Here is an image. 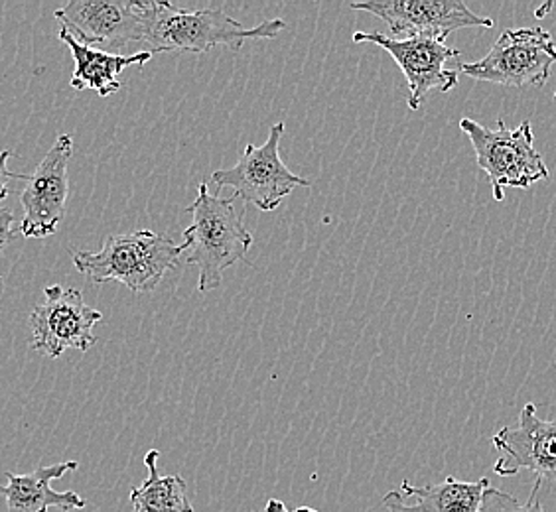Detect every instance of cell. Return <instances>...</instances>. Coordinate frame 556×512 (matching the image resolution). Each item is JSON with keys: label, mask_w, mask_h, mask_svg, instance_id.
I'll return each mask as SVG.
<instances>
[{"label": "cell", "mask_w": 556, "mask_h": 512, "mask_svg": "<svg viewBox=\"0 0 556 512\" xmlns=\"http://www.w3.org/2000/svg\"><path fill=\"white\" fill-rule=\"evenodd\" d=\"M186 212L192 215V225L184 231L186 263L200 268L198 290L212 292L222 286L227 268L245 260L253 236L237 214L236 197L212 195L205 182Z\"/></svg>", "instance_id": "obj_1"}, {"label": "cell", "mask_w": 556, "mask_h": 512, "mask_svg": "<svg viewBox=\"0 0 556 512\" xmlns=\"http://www.w3.org/2000/svg\"><path fill=\"white\" fill-rule=\"evenodd\" d=\"M287 30V22H263L247 28L241 22L229 16L222 9L186 11L170 2L156 0V9L150 21L144 43L152 46V52H190L204 54L217 46L237 52L247 40H268Z\"/></svg>", "instance_id": "obj_2"}, {"label": "cell", "mask_w": 556, "mask_h": 512, "mask_svg": "<svg viewBox=\"0 0 556 512\" xmlns=\"http://www.w3.org/2000/svg\"><path fill=\"white\" fill-rule=\"evenodd\" d=\"M182 245L170 236L152 231H135L125 235H111L99 251H75L74 267L93 284L115 280L130 292H152L164 274L178 265L184 255Z\"/></svg>", "instance_id": "obj_3"}, {"label": "cell", "mask_w": 556, "mask_h": 512, "mask_svg": "<svg viewBox=\"0 0 556 512\" xmlns=\"http://www.w3.org/2000/svg\"><path fill=\"white\" fill-rule=\"evenodd\" d=\"M460 128L470 139L478 166L492 183L495 202L505 200L507 188L527 190L551 176L541 152L535 149V135L529 120L511 128L500 118L495 128H488L473 118H462Z\"/></svg>", "instance_id": "obj_4"}, {"label": "cell", "mask_w": 556, "mask_h": 512, "mask_svg": "<svg viewBox=\"0 0 556 512\" xmlns=\"http://www.w3.org/2000/svg\"><path fill=\"white\" fill-rule=\"evenodd\" d=\"M285 123L270 127L267 140L255 146L247 144L236 166L212 174L217 188H231L236 197L258 212H275L278 205L299 188H311V182L289 170L280 158V139Z\"/></svg>", "instance_id": "obj_5"}, {"label": "cell", "mask_w": 556, "mask_h": 512, "mask_svg": "<svg viewBox=\"0 0 556 512\" xmlns=\"http://www.w3.org/2000/svg\"><path fill=\"white\" fill-rule=\"evenodd\" d=\"M556 64V43L545 28H509L482 60L460 64L478 81L505 87L545 86Z\"/></svg>", "instance_id": "obj_6"}, {"label": "cell", "mask_w": 556, "mask_h": 512, "mask_svg": "<svg viewBox=\"0 0 556 512\" xmlns=\"http://www.w3.org/2000/svg\"><path fill=\"white\" fill-rule=\"evenodd\" d=\"M353 42L375 43L395 60L407 79V105L410 111L422 107L430 91L448 93L460 81V74L448 67L452 60L460 57V50L448 46L446 40L430 36L395 38L374 30L353 34Z\"/></svg>", "instance_id": "obj_7"}, {"label": "cell", "mask_w": 556, "mask_h": 512, "mask_svg": "<svg viewBox=\"0 0 556 512\" xmlns=\"http://www.w3.org/2000/svg\"><path fill=\"white\" fill-rule=\"evenodd\" d=\"M154 9L156 0H72L54 16L84 46L123 48L144 42Z\"/></svg>", "instance_id": "obj_8"}, {"label": "cell", "mask_w": 556, "mask_h": 512, "mask_svg": "<svg viewBox=\"0 0 556 512\" xmlns=\"http://www.w3.org/2000/svg\"><path fill=\"white\" fill-rule=\"evenodd\" d=\"M103 313L87 306L77 289L52 284L43 289V302L30 313L33 347L36 351L60 359L67 349L89 351L96 345V323Z\"/></svg>", "instance_id": "obj_9"}, {"label": "cell", "mask_w": 556, "mask_h": 512, "mask_svg": "<svg viewBox=\"0 0 556 512\" xmlns=\"http://www.w3.org/2000/svg\"><path fill=\"white\" fill-rule=\"evenodd\" d=\"M74 154V139L60 135L48 150L38 168L26 178L22 190L21 233L24 239H46L54 235L64 221L65 203L70 195L67 166Z\"/></svg>", "instance_id": "obj_10"}, {"label": "cell", "mask_w": 556, "mask_h": 512, "mask_svg": "<svg viewBox=\"0 0 556 512\" xmlns=\"http://www.w3.org/2000/svg\"><path fill=\"white\" fill-rule=\"evenodd\" d=\"M353 11L369 12L386 22L391 34L446 40L464 28H493L492 18L471 12L462 0H364Z\"/></svg>", "instance_id": "obj_11"}, {"label": "cell", "mask_w": 556, "mask_h": 512, "mask_svg": "<svg viewBox=\"0 0 556 512\" xmlns=\"http://www.w3.org/2000/svg\"><path fill=\"white\" fill-rule=\"evenodd\" d=\"M500 458L493 471L514 477L531 471L536 481H556V420L536 417V405H525L517 426H505L493 436Z\"/></svg>", "instance_id": "obj_12"}, {"label": "cell", "mask_w": 556, "mask_h": 512, "mask_svg": "<svg viewBox=\"0 0 556 512\" xmlns=\"http://www.w3.org/2000/svg\"><path fill=\"white\" fill-rule=\"evenodd\" d=\"M490 479L458 481L446 477L437 485L417 487L405 479L399 489L387 492L383 507L389 512H480Z\"/></svg>", "instance_id": "obj_13"}, {"label": "cell", "mask_w": 556, "mask_h": 512, "mask_svg": "<svg viewBox=\"0 0 556 512\" xmlns=\"http://www.w3.org/2000/svg\"><path fill=\"white\" fill-rule=\"evenodd\" d=\"M77 461H64L48 468H38L33 473L18 475L7 473V487H0V492L7 499L9 512H48L50 509L60 511H79L86 509V499L77 492H58L52 489L55 479H62L65 473L77 470Z\"/></svg>", "instance_id": "obj_14"}, {"label": "cell", "mask_w": 556, "mask_h": 512, "mask_svg": "<svg viewBox=\"0 0 556 512\" xmlns=\"http://www.w3.org/2000/svg\"><path fill=\"white\" fill-rule=\"evenodd\" d=\"M58 36L70 48L75 62L70 86L77 91L91 89L99 97L117 93L118 89L123 87V81L118 77L127 67H132V65L142 67V65L149 64L152 55H156V52H152V50L130 55L109 54L105 50H97L91 46L77 42L74 36L64 28H60Z\"/></svg>", "instance_id": "obj_15"}, {"label": "cell", "mask_w": 556, "mask_h": 512, "mask_svg": "<svg viewBox=\"0 0 556 512\" xmlns=\"http://www.w3.org/2000/svg\"><path fill=\"white\" fill-rule=\"evenodd\" d=\"M161 453L156 449L144 456L149 470L147 479L130 491V504L135 512H193L192 502L186 495V481L180 475H161L156 461Z\"/></svg>", "instance_id": "obj_16"}, {"label": "cell", "mask_w": 556, "mask_h": 512, "mask_svg": "<svg viewBox=\"0 0 556 512\" xmlns=\"http://www.w3.org/2000/svg\"><path fill=\"white\" fill-rule=\"evenodd\" d=\"M543 481H536L535 489L531 492L529 501L519 502L514 495L488 487L482 497L480 512H546L543 502L539 499V489Z\"/></svg>", "instance_id": "obj_17"}, {"label": "cell", "mask_w": 556, "mask_h": 512, "mask_svg": "<svg viewBox=\"0 0 556 512\" xmlns=\"http://www.w3.org/2000/svg\"><path fill=\"white\" fill-rule=\"evenodd\" d=\"M21 233V225L9 207L0 205V251Z\"/></svg>", "instance_id": "obj_18"}, {"label": "cell", "mask_w": 556, "mask_h": 512, "mask_svg": "<svg viewBox=\"0 0 556 512\" xmlns=\"http://www.w3.org/2000/svg\"><path fill=\"white\" fill-rule=\"evenodd\" d=\"M9 158H11V150L0 152V203L4 202V200L11 195L9 182H12V180L26 182V178H28V176H24V174H16V171L9 170Z\"/></svg>", "instance_id": "obj_19"}, {"label": "cell", "mask_w": 556, "mask_h": 512, "mask_svg": "<svg viewBox=\"0 0 556 512\" xmlns=\"http://www.w3.org/2000/svg\"><path fill=\"white\" fill-rule=\"evenodd\" d=\"M263 512H292L287 509V504L282 501H278V499H270L267 502V507H265V511Z\"/></svg>", "instance_id": "obj_20"}, {"label": "cell", "mask_w": 556, "mask_h": 512, "mask_svg": "<svg viewBox=\"0 0 556 512\" xmlns=\"http://www.w3.org/2000/svg\"><path fill=\"white\" fill-rule=\"evenodd\" d=\"M292 512H318L316 509H311V507H299V509H294Z\"/></svg>", "instance_id": "obj_21"}, {"label": "cell", "mask_w": 556, "mask_h": 512, "mask_svg": "<svg viewBox=\"0 0 556 512\" xmlns=\"http://www.w3.org/2000/svg\"><path fill=\"white\" fill-rule=\"evenodd\" d=\"M555 101H556V89H555Z\"/></svg>", "instance_id": "obj_22"}, {"label": "cell", "mask_w": 556, "mask_h": 512, "mask_svg": "<svg viewBox=\"0 0 556 512\" xmlns=\"http://www.w3.org/2000/svg\"><path fill=\"white\" fill-rule=\"evenodd\" d=\"M0 282H2V277H0Z\"/></svg>", "instance_id": "obj_23"}, {"label": "cell", "mask_w": 556, "mask_h": 512, "mask_svg": "<svg viewBox=\"0 0 556 512\" xmlns=\"http://www.w3.org/2000/svg\"><path fill=\"white\" fill-rule=\"evenodd\" d=\"M556 364V363H555Z\"/></svg>", "instance_id": "obj_24"}]
</instances>
